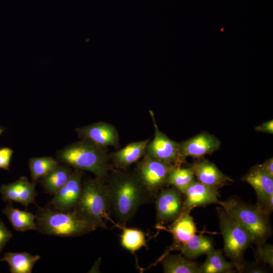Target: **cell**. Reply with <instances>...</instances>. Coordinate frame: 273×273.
Returning <instances> with one entry per match:
<instances>
[{"label":"cell","mask_w":273,"mask_h":273,"mask_svg":"<svg viewBox=\"0 0 273 273\" xmlns=\"http://www.w3.org/2000/svg\"><path fill=\"white\" fill-rule=\"evenodd\" d=\"M106 186L110 205L124 225L145 202L147 190L137 176L122 172H114Z\"/></svg>","instance_id":"obj_1"},{"label":"cell","mask_w":273,"mask_h":273,"mask_svg":"<svg viewBox=\"0 0 273 273\" xmlns=\"http://www.w3.org/2000/svg\"><path fill=\"white\" fill-rule=\"evenodd\" d=\"M110 206L107 186L97 177L82 184L79 198L72 211L80 219L96 229L107 228L108 221L119 227L110 216Z\"/></svg>","instance_id":"obj_2"},{"label":"cell","mask_w":273,"mask_h":273,"mask_svg":"<svg viewBox=\"0 0 273 273\" xmlns=\"http://www.w3.org/2000/svg\"><path fill=\"white\" fill-rule=\"evenodd\" d=\"M58 160L75 169L93 173L102 179L109 169L108 157L103 148L81 140L59 151Z\"/></svg>","instance_id":"obj_3"},{"label":"cell","mask_w":273,"mask_h":273,"mask_svg":"<svg viewBox=\"0 0 273 273\" xmlns=\"http://www.w3.org/2000/svg\"><path fill=\"white\" fill-rule=\"evenodd\" d=\"M35 216L36 231L44 235L73 237L96 229L80 219L72 210L63 211L52 207H39Z\"/></svg>","instance_id":"obj_4"},{"label":"cell","mask_w":273,"mask_h":273,"mask_svg":"<svg viewBox=\"0 0 273 273\" xmlns=\"http://www.w3.org/2000/svg\"><path fill=\"white\" fill-rule=\"evenodd\" d=\"M218 204L245 229L257 247L265 244L270 235L271 228L268 215L260 207L235 198L219 201Z\"/></svg>","instance_id":"obj_5"},{"label":"cell","mask_w":273,"mask_h":273,"mask_svg":"<svg viewBox=\"0 0 273 273\" xmlns=\"http://www.w3.org/2000/svg\"><path fill=\"white\" fill-rule=\"evenodd\" d=\"M219 227L223 239L224 252L240 272L244 268V255L253 243L248 233L222 207L216 208Z\"/></svg>","instance_id":"obj_6"},{"label":"cell","mask_w":273,"mask_h":273,"mask_svg":"<svg viewBox=\"0 0 273 273\" xmlns=\"http://www.w3.org/2000/svg\"><path fill=\"white\" fill-rule=\"evenodd\" d=\"M174 166L145 155L138 165L136 176L147 191L155 192L166 184Z\"/></svg>","instance_id":"obj_7"},{"label":"cell","mask_w":273,"mask_h":273,"mask_svg":"<svg viewBox=\"0 0 273 273\" xmlns=\"http://www.w3.org/2000/svg\"><path fill=\"white\" fill-rule=\"evenodd\" d=\"M155 127V134L153 140L149 142L145 155L165 163L175 165L181 163L183 159L179 153V143L171 140L160 131L156 123L153 112L150 111Z\"/></svg>","instance_id":"obj_8"},{"label":"cell","mask_w":273,"mask_h":273,"mask_svg":"<svg viewBox=\"0 0 273 273\" xmlns=\"http://www.w3.org/2000/svg\"><path fill=\"white\" fill-rule=\"evenodd\" d=\"M242 180L253 187L257 197L256 205L269 215L273 209V177L259 164L253 166L242 177Z\"/></svg>","instance_id":"obj_9"},{"label":"cell","mask_w":273,"mask_h":273,"mask_svg":"<svg viewBox=\"0 0 273 273\" xmlns=\"http://www.w3.org/2000/svg\"><path fill=\"white\" fill-rule=\"evenodd\" d=\"M83 171L75 169L67 180L54 195L50 204L52 207L63 211L73 209L79 198L82 184Z\"/></svg>","instance_id":"obj_10"},{"label":"cell","mask_w":273,"mask_h":273,"mask_svg":"<svg viewBox=\"0 0 273 273\" xmlns=\"http://www.w3.org/2000/svg\"><path fill=\"white\" fill-rule=\"evenodd\" d=\"M182 194L174 187L161 191L155 202L158 222L173 221L178 217L183 207Z\"/></svg>","instance_id":"obj_11"},{"label":"cell","mask_w":273,"mask_h":273,"mask_svg":"<svg viewBox=\"0 0 273 273\" xmlns=\"http://www.w3.org/2000/svg\"><path fill=\"white\" fill-rule=\"evenodd\" d=\"M81 140L89 141L102 147L116 146L119 142V134L113 125L100 122L76 129Z\"/></svg>","instance_id":"obj_12"},{"label":"cell","mask_w":273,"mask_h":273,"mask_svg":"<svg viewBox=\"0 0 273 273\" xmlns=\"http://www.w3.org/2000/svg\"><path fill=\"white\" fill-rule=\"evenodd\" d=\"M220 141L207 132H201L180 143L179 153L183 159L187 157L199 158L217 150Z\"/></svg>","instance_id":"obj_13"},{"label":"cell","mask_w":273,"mask_h":273,"mask_svg":"<svg viewBox=\"0 0 273 273\" xmlns=\"http://www.w3.org/2000/svg\"><path fill=\"white\" fill-rule=\"evenodd\" d=\"M36 183L29 181L27 177L22 176L17 180L0 187V193L6 201H14L27 207L30 204H35L37 195Z\"/></svg>","instance_id":"obj_14"},{"label":"cell","mask_w":273,"mask_h":273,"mask_svg":"<svg viewBox=\"0 0 273 273\" xmlns=\"http://www.w3.org/2000/svg\"><path fill=\"white\" fill-rule=\"evenodd\" d=\"M217 190L194 180L188 187L184 195L182 211L190 212L196 207L218 203Z\"/></svg>","instance_id":"obj_15"},{"label":"cell","mask_w":273,"mask_h":273,"mask_svg":"<svg viewBox=\"0 0 273 273\" xmlns=\"http://www.w3.org/2000/svg\"><path fill=\"white\" fill-rule=\"evenodd\" d=\"M198 181L208 187L218 190L233 180L224 174L213 163L201 159L190 166Z\"/></svg>","instance_id":"obj_16"},{"label":"cell","mask_w":273,"mask_h":273,"mask_svg":"<svg viewBox=\"0 0 273 273\" xmlns=\"http://www.w3.org/2000/svg\"><path fill=\"white\" fill-rule=\"evenodd\" d=\"M170 250H178L187 258L193 259L207 254L214 249L212 240L203 235L195 234L187 242L183 244H173Z\"/></svg>","instance_id":"obj_17"},{"label":"cell","mask_w":273,"mask_h":273,"mask_svg":"<svg viewBox=\"0 0 273 273\" xmlns=\"http://www.w3.org/2000/svg\"><path fill=\"white\" fill-rule=\"evenodd\" d=\"M149 139L132 142L113 153L112 159L119 167L124 168L138 161L145 154Z\"/></svg>","instance_id":"obj_18"},{"label":"cell","mask_w":273,"mask_h":273,"mask_svg":"<svg viewBox=\"0 0 273 273\" xmlns=\"http://www.w3.org/2000/svg\"><path fill=\"white\" fill-rule=\"evenodd\" d=\"M190 212L182 211L169 229L164 228L172 234L174 244L184 243L196 234V226Z\"/></svg>","instance_id":"obj_19"},{"label":"cell","mask_w":273,"mask_h":273,"mask_svg":"<svg viewBox=\"0 0 273 273\" xmlns=\"http://www.w3.org/2000/svg\"><path fill=\"white\" fill-rule=\"evenodd\" d=\"M2 211L7 217L15 231H37V224L35 221L36 216L30 212L14 208L12 201H8Z\"/></svg>","instance_id":"obj_20"},{"label":"cell","mask_w":273,"mask_h":273,"mask_svg":"<svg viewBox=\"0 0 273 273\" xmlns=\"http://www.w3.org/2000/svg\"><path fill=\"white\" fill-rule=\"evenodd\" d=\"M39 259V255H33L26 252H7L0 259V261H6L12 273H31L35 263Z\"/></svg>","instance_id":"obj_21"},{"label":"cell","mask_w":273,"mask_h":273,"mask_svg":"<svg viewBox=\"0 0 273 273\" xmlns=\"http://www.w3.org/2000/svg\"><path fill=\"white\" fill-rule=\"evenodd\" d=\"M71 170L65 165H59L39 180L45 193L54 195L68 180Z\"/></svg>","instance_id":"obj_22"},{"label":"cell","mask_w":273,"mask_h":273,"mask_svg":"<svg viewBox=\"0 0 273 273\" xmlns=\"http://www.w3.org/2000/svg\"><path fill=\"white\" fill-rule=\"evenodd\" d=\"M161 263L165 273H202L194 262L180 255L166 254L163 255Z\"/></svg>","instance_id":"obj_23"},{"label":"cell","mask_w":273,"mask_h":273,"mask_svg":"<svg viewBox=\"0 0 273 273\" xmlns=\"http://www.w3.org/2000/svg\"><path fill=\"white\" fill-rule=\"evenodd\" d=\"M206 255L205 262L200 267L202 273H226L234 271V264L225 259L221 250H213Z\"/></svg>","instance_id":"obj_24"},{"label":"cell","mask_w":273,"mask_h":273,"mask_svg":"<svg viewBox=\"0 0 273 273\" xmlns=\"http://www.w3.org/2000/svg\"><path fill=\"white\" fill-rule=\"evenodd\" d=\"M195 177L190 167L181 168L174 166L167 175L166 184L173 186L184 194L188 187L195 180Z\"/></svg>","instance_id":"obj_25"},{"label":"cell","mask_w":273,"mask_h":273,"mask_svg":"<svg viewBox=\"0 0 273 273\" xmlns=\"http://www.w3.org/2000/svg\"><path fill=\"white\" fill-rule=\"evenodd\" d=\"M59 165V163L52 157H40L31 158L29 167L32 181L36 182Z\"/></svg>","instance_id":"obj_26"},{"label":"cell","mask_w":273,"mask_h":273,"mask_svg":"<svg viewBox=\"0 0 273 273\" xmlns=\"http://www.w3.org/2000/svg\"><path fill=\"white\" fill-rule=\"evenodd\" d=\"M120 237L122 246L132 253L146 246L145 234L141 230L123 228Z\"/></svg>","instance_id":"obj_27"},{"label":"cell","mask_w":273,"mask_h":273,"mask_svg":"<svg viewBox=\"0 0 273 273\" xmlns=\"http://www.w3.org/2000/svg\"><path fill=\"white\" fill-rule=\"evenodd\" d=\"M257 253L261 260L273 266V247L270 244H263L257 247Z\"/></svg>","instance_id":"obj_28"},{"label":"cell","mask_w":273,"mask_h":273,"mask_svg":"<svg viewBox=\"0 0 273 273\" xmlns=\"http://www.w3.org/2000/svg\"><path fill=\"white\" fill-rule=\"evenodd\" d=\"M13 151L10 148H0V168L9 170Z\"/></svg>","instance_id":"obj_29"},{"label":"cell","mask_w":273,"mask_h":273,"mask_svg":"<svg viewBox=\"0 0 273 273\" xmlns=\"http://www.w3.org/2000/svg\"><path fill=\"white\" fill-rule=\"evenodd\" d=\"M12 236V233L0 219V252L2 251Z\"/></svg>","instance_id":"obj_30"},{"label":"cell","mask_w":273,"mask_h":273,"mask_svg":"<svg viewBox=\"0 0 273 273\" xmlns=\"http://www.w3.org/2000/svg\"><path fill=\"white\" fill-rule=\"evenodd\" d=\"M255 130L257 131L272 134L273 133V120H270L261 123L255 127Z\"/></svg>","instance_id":"obj_31"},{"label":"cell","mask_w":273,"mask_h":273,"mask_svg":"<svg viewBox=\"0 0 273 273\" xmlns=\"http://www.w3.org/2000/svg\"><path fill=\"white\" fill-rule=\"evenodd\" d=\"M261 168L268 175L273 177V158L266 160L263 164H259Z\"/></svg>","instance_id":"obj_32"},{"label":"cell","mask_w":273,"mask_h":273,"mask_svg":"<svg viewBox=\"0 0 273 273\" xmlns=\"http://www.w3.org/2000/svg\"><path fill=\"white\" fill-rule=\"evenodd\" d=\"M4 130H5L4 128H3L2 127H0V135L3 132Z\"/></svg>","instance_id":"obj_33"}]
</instances>
